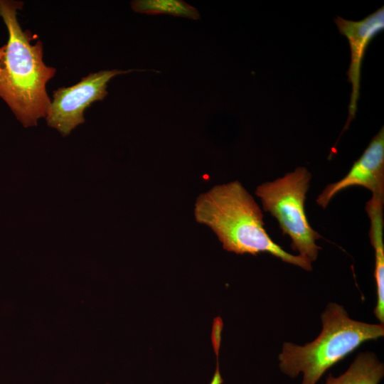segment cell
Masks as SVG:
<instances>
[{
    "mask_svg": "<svg viewBox=\"0 0 384 384\" xmlns=\"http://www.w3.org/2000/svg\"><path fill=\"white\" fill-rule=\"evenodd\" d=\"M222 329H223V321L221 318L220 317L215 318L213 321V324L211 339H212V343H213V349L215 353L217 359L218 358V352H219L220 345V339H221L220 334H221Z\"/></svg>",
    "mask_w": 384,
    "mask_h": 384,
    "instance_id": "obj_11",
    "label": "cell"
},
{
    "mask_svg": "<svg viewBox=\"0 0 384 384\" xmlns=\"http://www.w3.org/2000/svg\"><path fill=\"white\" fill-rule=\"evenodd\" d=\"M383 203L384 193L372 194L366 206L370 220L369 238L375 251L374 277L377 302L373 312L381 324H384Z\"/></svg>",
    "mask_w": 384,
    "mask_h": 384,
    "instance_id": "obj_8",
    "label": "cell"
},
{
    "mask_svg": "<svg viewBox=\"0 0 384 384\" xmlns=\"http://www.w3.org/2000/svg\"><path fill=\"white\" fill-rule=\"evenodd\" d=\"M6 46H4L3 47L0 48V73H1V60L4 54Z\"/></svg>",
    "mask_w": 384,
    "mask_h": 384,
    "instance_id": "obj_13",
    "label": "cell"
},
{
    "mask_svg": "<svg viewBox=\"0 0 384 384\" xmlns=\"http://www.w3.org/2000/svg\"><path fill=\"white\" fill-rule=\"evenodd\" d=\"M22 5V2L0 0V16L9 31L1 65L0 97L23 126L30 127L47 115L50 101L46 84L55 69L43 63L41 42L32 45V34L21 29L16 11Z\"/></svg>",
    "mask_w": 384,
    "mask_h": 384,
    "instance_id": "obj_2",
    "label": "cell"
},
{
    "mask_svg": "<svg viewBox=\"0 0 384 384\" xmlns=\"http://www.w3.org/2000/svg\"><path fill=\"white\" fill-rule=\"evenodd\" d=\"M311 173L305 167H297L292 172L256 188L264 210L276 218L283 235L292 240L291 247L304 259L314 262L321 247L316 240L321 235L310 225L304 209Z\"/></svg>",
    "mask_w": 384,
    "mask_h": 384,
    "instance_id": "obj_4",
    "label": "cell"
},
{
    "mask_svg": "<svg viewBox=\"0 0 384 384\" xmlns=\"http://www.w3.org/2000/svg\"><path fill=\"white\" fill-rule=\"evenodd\" d=\"M362 186L372 194L384 193V129L373 137L362 155L341 180L329 184L318 196L316 203L326 208L340 191L351 186Z\"/></svg>",
    "mask_w": 384,
    "mask_h": 384,
    "instance_id": "obj_7",
    "label": "cell"
},
{
    "mask_svg": "<svg viewBox=\"0 0 384 384\" xmlns=\"http://www.w3.org/2000/svg\"><path fill=\"white\" fill-rule=\"evenodd\" d=\"M131 70H102L90 73L77 84L53 92L46 120L48 124L65 136L85 121L84 110L107 95V82L114 76Z\"/></svg>",
    "mask_w": 384,
    "mask_h": 384,
    "instance_id": "obj_5",
    "label": "cell"
},
{
    "mask_svg": "<svg viewBox=\"0 0 384 384\" xmlns=\"http://www.w3.org/2000/svg\"><path fill=\"white\" fill-rule=\"evenodd\" d=\"M197 222L215 233L223 247L238 255L268 252L306 271L311 262L285 251L264 228L263 214L253 197L238 181L217 185L201 193L195 203Z\"/></svg>",
    "mask_w": 384,
    "mask_h": 384,
    "instance_id": "obj_1",
    "label": "cell"
},
{
    "mask_svg": "<svg viewBox=\"0 0 384 384\" xmlns=\"http://www.w3.org/2000/svg\"><path fill=\"white\" fill-rule=\"evenodd\" d=\"M136 12L147 14H169L197 20L199 13L196 8L181 0H137L131 3Z\"/></svg>",
    "mask_w": 384,
    "mask_h": 384,
    "instance_id": "obj_10",
    "label": "cell"
},
{
    "mask_svg": "<svg viewBox=\"0 0 384 384\" xmlns=\"http://www.w3.org/2000/svg\"><path fill=\"white\" fill-rule=\"evenodd\" d=\"M384 376V364L370 351L357 355L348 368L338 377L329 374L325 384H379Z\"/></svg>",
    "mask_w": 384,
    "mask_h": 384,
    "instance_id": "obj_9",
    "label": "cell"
},
{
    "mask_svg": "<svg viewBox=\"0 0 384 384\" xmlns=\"http://www.w3.org/2000/svg\"><path fill=\"white\" fill-rule=\"evenodd\" d=\"M223 383V379L220 376L219 369H218V363L217 361V367L216 370L214 374L213 378L210 383V384H221Z\"/></svg>",
    "mask_w": 384,
    "mask_h": 384,
    "instance_id": "obj_12",
    "label": "cell"
},
{
    "mask_svg": "<svg viewBox=\"0 0 384 384\" xmlns=\"http://www.w3.org/2000/svg\"><path fill=\"white\" fill-rule=\"evenodd\" d=\"M322 329L304 346L284 342L278 356L280 370L290 378L302 373L301 384H316L333 366L363 343L384 336V324L351 319L344 307L329 303L321 314Z\"/></svg>",
    "mask_w": 384,
    "mask_h": 384,
    "instance_id": "obj_3",
    "label": "cell"
},
{
    "mask_svg": "<svg viewBox=\"0 0 384 384\" xmlns=\"http://www.w3.org/2000/svg\"><path fill=\"white\" fill-rule=\"evenodd\" d=\"M334 22L339 33L348 39L351 50V63L347 75L348 81L351 83L352 91L348 105V116L341 132L343 134L356 116L360 97L362 62L370 42L384 28V7L382 6L360 21L346 20L337 16Z\"/></svg>",
    "mask_w": 384,
    "mask_h": 384,
    "instance_id": "obj_6",
    "label": "cell"
}]
</instances>
